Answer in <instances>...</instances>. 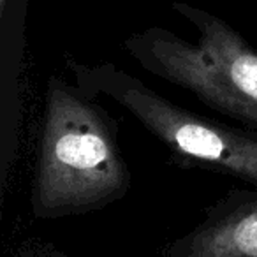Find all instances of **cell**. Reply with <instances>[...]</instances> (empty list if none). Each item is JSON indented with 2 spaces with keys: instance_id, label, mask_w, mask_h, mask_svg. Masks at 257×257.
Segmentation results:
<instances>
[{
  "instance_id": "obj_1",
  "label": "cell",
  "mask_w": 257,
  "mask_h": 257,
  "mask_svg": "<svg viewBox=\"0 0 257 257\" xmlns=\"http://www.w3.org/2000/svg\"><path fill=\"white\" fill-rule=\"evenodd\" d=\"M41 125L36 189L43 208L85 206L128 185L116 121L76 83L48 79Z\"/></svg>"
},
{
  "instance_id": "obj_2",
  "label": "cell",
  "mask_w": 257,
  "mask_h": 257,
  "mask_svg": "<svg viewBox=\"0 0 257 257\" xmlns=\"http://www.w3.org/2000/svg\"><path fill=\"white\" fill-rule=\"evenodd\" d=\"M173 9L197 30V41L161 27L131 34L127 53L150 74L257 133V50L229 23L187 2Z\"/></svg>"
},
{
  "instance_id": "obj_3",
  "label": "cell",
  "mask_w": 257,
  "mask_h": 257,
  "mask_svg": "<svg viewBox=\"0 0 257 257\" xmlns=\"http://www.w3.org/2000/svg\"><path fill=\"white\" fill-rule=\"evenodd\" d=\"M74 83L92 97H109L175 157L257 183V133L206 118L171 102L113 64L69 60Z\"/></svg>"
},
{
  "instance_id": "obj_4",
  "label": "cell",
  "mask_w": 257,
  "mask_h": 257,
  "mask_svg": "<svg viewBox=\"0 0 257 257\" xmlns=\"http://www.w3.org/2000/svg\"><path fill=\"white\" fill-rule=\"evenodd\" d=\"M234 246L246 257H257V206L238 215L229 227Z\"/></svg>"
},
{
  "instance_id": "obj_5",
  "label": "cell",
  "mask_w": 257,
  "mask_h": 257,
  "mask_svg": "<svg viewBox=\"0 0 257 257\" xmlns=\"http://www.w3.org/2000/svg\"><path fill=\"white\" fill-rule=\"evenodd\" d=\"M16 6H18V0H0V16H2V25H4V29L8 27L11 18H13V22H15V15L18 13L16 11Z\"/></svg>"
}]
</instances>
